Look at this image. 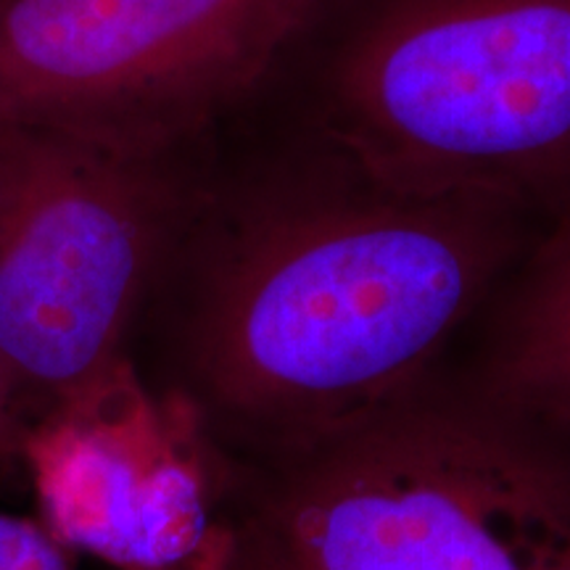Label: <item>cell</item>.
Listing matches in <instances>:
<instances>
[{
	"label": "cell",
	"instance_id": "6da1fadb",
	"mask_svg": "<svg viewBox=\"0 0 570 570\" xmlns=\"http://www.w3.org/2000/svg\"><path fill=\"white\" fill-rule=\"evenodd\" d=\"M494 194H410L298 117L209 167L188 370L246 462L323 436L436 370L544 225Z\"/></svg>",
	"mask_w": 570,
	"mask_h": 570
},
{
	"label": "cell",
	"instance_id": "7a4b0ae2",
	"mask_svg": "<svg viewBox=\"0 0 570 570\" xmlns=\"http://www.w3.org/2000/svg\"><path fill=\"white\" fill-rule=\"evenodd\" d=\"M235 525L277 570H570V428L441 365L244 462Z\"/></svg>",
	"mask_w": 570,
	"mask_h": 570
},
{
	"label": "cell",
	"instance_id": "3957f363",
	"mask_svg": "<svg viewBox=\"0 0 570 570\" xmlns=\"http://www.w3.org/2000/svg\"><path fill=\"white\" fill-rule=\"evenodd\" d=\"M273 85L410 194L570 185V0H323Z\"/></svg>",
	"mask_w": 570,
	"mask_h": 570
},
{
	"label": "cell",
	"instance_id": "277c9868",
	"mask_svg": "<svg viewBox=\"0 0 570 570\" xmlns=\"http://www.w3.org/2000/svg\"><path fill=\"white\" fill-rule=\"evenodd\" d=\"M0 122V360L17 391L80 407L117 373L167 240L188 233L209 164Z\"/></svg>",
	"mask_w": 570,
	"mask_h": 570
},
{
	"label": "cell",
	"instance_id": "5b68a950",
	"mask_svg": "<svg viewBox=\"0 0 570 570\" xmlns=\"http://www.w3.org/2000/svg\"><path fill=\"white\" fill-rule=\"evenodd\" d=\"M323 0H0V122L198 146L281 75Z\"/></svg>",
	"mask_w": 570,
	"mask_h": 570
},
{
	"label": "cell",
	"instance_id": "8992f818",
	"mask_svg": "<svg viewBox=\"0 0 570 570\" xmlns=\"http://www.w3.org/2000/svg\"><path fill=\"white\" fill-rule=\"evenodd\" d=\"M470 327L473 352L444 365L499 404L570 428V185Z\"/></svg>",
	"mask_w": 570,
	"mask_h": 570
},
{
	"label": "cell",
	"instance_id": "52a82bcc",
	"mask_svg": "<svg viewBox=\"0 0 570 570\" xmlns=\"http://www.w3.org/2000/svg\"><path fill=\"white\" fill-rule=\"evenodd\" d=\"M0 570H75L59 537L27 518L0 512Z\"/></svg>",
	"mask_w": 570,
	"mask_h": 570
},
{
	"label": "cell",
	"instance_id": "ba28073f",
	"mask_svg": "<svg viewBox=\"0 0 570 570\" xmlns=\"http://www.w3.org/2000/svg\"><path fill=\"white\" fill-rule=\"evenodd\" d=\"M198 570H277L265 554H262L246 533L233 523L219 525L217 537L209 541L202 554Z\"/></svg>",
	"mask_w": 570,
	"mask_h": 570
},
{
	"label": "cell",
	"instance_id": "9c48e42d",
	"mask_svg": "<svg viewBox=\"0 0 570 570\" xmlns=\"http://www.w3.org/2000/svg\"><path fill=\"white\" fill-rule=\"evenodd\" d=\"M13 396H17V383H13L9 367L3 365V360H0V436H3L6 425H9Z\"/></svg>",
	"mask_w": 570,
	"mask_h": 570
}]
</instances>
